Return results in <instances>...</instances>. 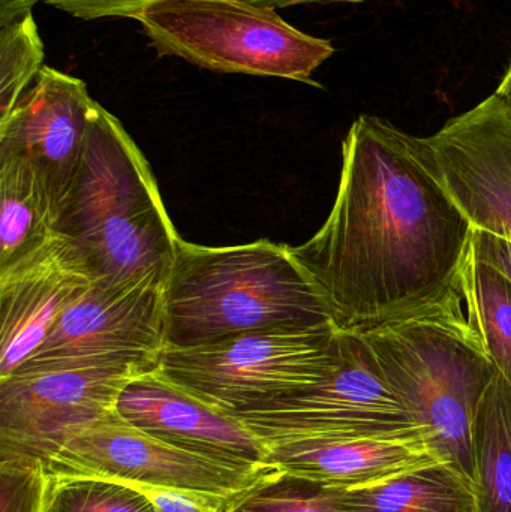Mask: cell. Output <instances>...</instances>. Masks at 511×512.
I'll return each mask as SVG.
<instances>
[{"instance_id": "6da1fadb", "label": "cell", "mask_w": 511, "mask_h": 512, "mask_svg": "<svg viewBox=\"0 0 511 512\" xmlns=\"http://www.w3.org/2000/svg\"><path fill=\"white\" fill-rule=\"evenodd\" d=\"M473 234L425 138L360 116L342 143L338 194L326 222L290 249L336 328L363 333L452 291Z\"/></svg>"}, {"instance_id": "7a4b0ae2", "label": "cell", "mask_w": 511, "mask_h": 512, "mask_svg": "<svg viewBox=\"0 0 511 512\" xmlns=\"http://www.w3.org/2000/svg\"><path fill=\"white\" fill-rule=\"evenodd\" d=\"M59 234L95 280L165 283L182 237L162 203L149 162L119 119L95 102Z\"/></svg>"}, {"instance_id": "3957f363", "label": "cell", "mask_w": 511, "mask_h": 512, "mask_svg": "<svg viewBox=\"0 0 511 512\" xmlns=\"http://www.w3.org/2000/svg\"><path fill=\"white\" fill-rule=\"evenodd\" d=\"M165 348H194L264 328L335 325L290 246H201L180 239L164 283ZM336 327V325H335Z\"/></svg>"}, {"instance_id": "277c9868", "label": "cell", "mask_w": 511, "mask_h": 512, "mask_svg": "<svg viewBox=\"0 0 511 512\" xmlns=\"http://www.w3.org/2000/svg\"><path fill=\"white\" fill-rule=\"evenodd\" d=\"M362 334L435 453L473 481L474 420L498 369L468 322L458 283L440 300Z\"/></svg>"}, {"instance_id": "5b68a950", "label": "cell", "mask_w": 511, "mask_h": 512, "mask_svg": "<svg viewBox=\"0 0 511 512\" xmlns=\"http://www.w3.org/2000/svg\"><path fill=\"white\" fill-rule=\"evenodd\" d=\"M159 57L221 74L276 77L321 87L314 72L332 41L291 26L276 9L245 0H158L134 18Z\"/></svg>"}, {"instance_id": "8992f818", "label": "cell", "mask_w": 511, "mask_h": 512, "mask_svg": "<svg viewBox=\"0 0 511 512\" xmlns=\"http://www.w3.org/2000/svg\"><path fill=\"white\" fill-rule=\"evenodd\" d=\"M339 360L335 325L264 328L194 348H165L156 370L195 399L234 415L318 384Z\"/></svg>"}, {"instance_id": "52a82bcc", "label": "cell", "mask_w": 511, "mask_h": 512, "mask_svg": "<svg viewBox=\"0 0 511 512\" xmlns=\"http://www.w3.org/2000/svg\"><path fill=\"white\" fill-rule=\"evenodd\" d=\"M339 343L341 360L332 375L234 417L266 445L332 436L423 433L387 384L363 334L339 330Z\"/></svg>"}, {"instance_id": "ba28073f", "label": "cell", "mask_w": 511, "mask_h": 512, "mask_svg": "<svg viewBox=\"0 0 511 512\" xmlns=\"http://www.w3.org/2000/svg\"><path fill=\"white\" fill-rule=\"evenodd\" d=\"M164 349V283L95 280L15 373L87 366L155 370Z\"/></svg>"}, {"instance_id": "9c48e42d", "label": "cell", "mask_w": 511, "mask_h": 512, "mask_svg": "<svg viewBox=\"0 0 511 512\" xmlns=\"http://www.w3.org/2000/svg\"><path fill=\"white\" fill-rule=\"evenodd\" d=\"M47 465L53 477L104 478L191 490L230 501L269 474L234 468L180 450L132 426L117 411L78 430Z\"/></svg>"}, {"instance_id": "30bf717a", "label": "cell", "mask_w": 511, "mask_h": 512, "mask_svg": "<svg viewBox=\"0 0 511 512\" xmlns=\"http://www.w3.org/2000/svg\"><path fill=\"white\" fill-rule=\"evenodd\" d=\"M150 370L87 366L0 379V457L50 462L72 435L113 414L125 385Z\"/></svg>"}, {"instance_id": "8fae6325", "label": "cell", "mask_w": 511, "mask_h": 512, "mask_svg": "<svg viewBox=\"0 0 511 512\" xmlns=\"http://www.w3.org/2000/svg\"><path fill=\"white\" fill-rule=\"evenodd\" d=\"M432 161L474 228L511 242V111L491 95L425 138Z\"/></svg>"}, {"instance_id": "7c38bea8", "label": "cell", "mask_w": 511, "mask_h": 512, "mask_svg": "<svg viewBox=\"0 0 511 512\" xmlns=\"http://www.w3.org/2000/svg\"><path fill=\"white\" fill-rule=\"evenodd\" d=\"M93 283L86 259L62 234L0 270V379L41 348L60 315Z\"/></svg>"}, {"instance_id": "4fadbf2b", "label": "cell", "mask_w": 511, "mask_h": 512, "mask_svg": "<svg viewBox=\"0 0 511 512\" xmlns=\"http://www.w3.org/2000/svg\"><path fill=\"white\" fill-rule=\"evenodd\" d=\"M116 411L132 426L180 450L246 471H273L267 466V445L239 418L195 399L156 369L125 385Z\"/></svg>"}, {"instance_id": "5bb4252c", "label": "cell", "mask_w": 511, "mask_h": 512, "mask_svg": "<svg viewBox=\"0 0 511 512\" xmlns=\"http://www.w3.org/2000/svg\"><path fill=\"white\" fill-rule=\"evenodd\" d=\"M95 99L80 78L44 66L0 120V155H23L50 182L62 212L83 156Z\"/></svg>"}, {"instance_id": "9a60e30c", "label": "cell", "mask_w": 511, "mask_h": 512, "mask_svg": "<svg viewBox=\"0 0 511 512\" xmlns=\"http://www.w3.org/2000/svg\"><path fill=\"white\" fill-rule=\"evenodd\" d=\"M444 463L420 432L332 436L267 445V466L332 489L374 486Z\"/></svg>"}, {"instance_id": "2e32d148", "label": "cell", "mask_w": 511, "mask_h": 512, "mask_svg": "<svg viewBox=\"0 0 511 512\" xmlns=\"http://www.w3.org/2000/svg\"><path fill=\"white\" fill-rule=\"evenodd\" d=\"M0 270L59 236L60 204L45 174L23 155H0Z\"/></svg>"}, {"instance_id": "e0dca14e", "label": "cell", "mask_w": 511, "mask_h": 512, "mask_svg": "<svg viewBox=\"0 0 511 512\" xmlns=\"http://www.w3.org/2000/svg\"><path fill=\"white\" fill-rule=\"evenodd\" d=\"M351 512H479L470 478L447 463L362 489H335Z\"/></svg>"}, {"instance_id": "ac0fdd59", "label": "cell", "mask_w": 511, "mask_h": 512, "mask_svg": "<svg viewBox=\"0 0 511 512\" xmlns=\"http://www.w3.org/2000/svg\"><path fill=\"white\" fill-rule=\"evenodd\" d=\"M471 451L479 512H511V385L500 373L477 409Z\"/></svg>"}, {"instance_id": "d6986e66", "label": "cell", "mask_w": 511, "mask_h": 512, "mask_svg": "<svg viewBox=\"0 0 511 512\" xmlns=\"http://www.w3.org/2000/svg\"><path fill=\"white\" fill-rule=\"evenodd\" d=\"M458 289L465 313L498 373L511 385V280L468 252Z\"/></svg>"}, {"instance_id": "ffe728a7", "label": "cell", "mask_w": 511, "mask_h": 512, "mask_svg": "<svg viewBox=\"0 0 511 512\" xmlns=\"http://www.w3.org/2000/svg\"><path fill=\"white\" fill-rule=\"evenodd\" d=\"M39 0H0V120L44 68V44L33 18Z\"/></svg>"}, {"instance_id": "44dd1931", "label": "cell", "mask_w": 511, "mask_h": 512, "mask_svg": "<svg viewBox=\"0 0 511 512\" xmlns=\"http://www.w3.org/2000/svg\"><path fill=\"white\" fill-rule=\"evenodd\" d=\"M225 512H351L336 490L287 472L272 471L228 502Z\"/></svg>"}, {"instance_id": "7402d4cb", "label": "cell", "mask_w": 511, "mask_h": 512, "mask_svg": "<svg viewBox=\"0 0 511 512\" xmlns=\"http://www.w3.org/2000/svg\"><path fill=\"white\" fill-rule=\"evenodd\" d=\"M53 477V475H51ZM47 512H155L134 487L95 477H53Z\"/></svg>"}, {"instance_id": "603a6c76", "label": "cell", "mask_w": 511, "mask_h": 512, "mask_svg": "<svg viewBox=\"0 0 511 512\" xmlns=\"http://www.w3.org/2000/svg\"><path fill=\"white\" fill-rule=\"evenodd\" d=\"M53 477L41 459L0 457V512H47Z\"/></svg>"}, {"instance_id": "cb8c5ba5", "label": "cell", "mask_w": 511, "mask_h": 512, "mask_svg": "<svg viewBox=\"0 0 511 512\" xmlns=\"http://www.w3.org/2000/svg\"><path fill=\"white\" fill-rule=\"evenodd\" d=\"M146 496L155 512H225L230 499L191 490L123 483Z\"/></svg>"}, {"instance_id": "d4e9b609", "label": "cell", "mask_w": 511, "mask_h": 512, "mask_svg": "<svg viewBox=\"0 0 511 512\" xmlns=\"http://www.w3.org/2000/svg\"><path fill=\"white\" fill-rule=\"evenodd\" d=\"M81 20L135 18L158 0H41Z\"/></svg>"}, {"instance_id": "484cf974", "label": "cell", "mask_w": 511, "mask_h": 512, "mask_svg": "<svg viewBox=\"0 0 511 512\" xmlns=\"http://www.w3.org/2000/svg\"><path fill=\"white\" fill-rule=\"evenodd\" d=\"M471 252L477 259L497 268L511 280V242L509 240L474 228Z\"/></svg>"}, {"instance_id": "4316f807", "label": "cell", "mask_w": 511, "mask_h": 512, "mask_svg": "<svg viewBox=\"0 0 511 512\" xmlns=\"http://www.w3.org/2000/svg\"><path fill=\"white\" fill-rule=\"evenodd\" d=\"M245 2L252 3V5L264 6V8L281 9L288 8V6L296 5H311V3H363L366 0H245Z\"/></svg>"}, {"instance_id": "83f0119b", "label": "cell", "mask_w": 511, "mask_h": 512, "mask_svg": "<svg viewBox=\"0 0 511 512\" xmlns=\"http://www.w3.org/2000/svg\"><path fill=\"white\" fill-rule=\"evenodd\" d=\"M495 95H497L511 111V62L509 66H507L506 74H504L503 80H501Z\"/></svg>"}]
</instances>
